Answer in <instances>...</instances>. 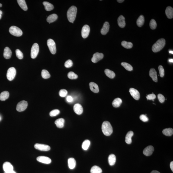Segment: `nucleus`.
<instances>
[{
  "label": "nucleus",
  "mask_w": 173,
  "mask_h": 173,
  "mask_svg": "<svg viewBox=\"0 0 173 173\" xmlns=\"http://www.w3.org/2000/svg\"><path fill=\"white\" fill-rule=\"evenodd\" d=\"M34 147L37 150L42 151H48L50 149V147L48 145L37 143L34 145Z\"/></svg>",
  "instance_id": "1a4fd4ad"
},
{
  "label": "nucleus",
  "mask_w": 173,
  "mask_h": 173,
  "mask_svg": "<svg viewBox=\"0 0 173 173\" xmlns=\"http://www.w3.org/2000/svg\"><path fill=\"white\" fill-rule=\"evenodd\" d=\"M170 167L172 171H173V162H171L170 164Z\"/></svg>",
  "instance_id": "603ef678"
},
{
  "label": "nucleus",
  "mask_w": 173,
  "mask_h": 173,
  "mask_svg": "<svg viewBox=\"0 0 173 173\" xmlns=\"http://www.w3.org/2000/svg\"><path fill=\"white\" fill-rule=\"evenodd\" d=\"M151 173H160L159 172L157 171V170H153Z\"/></svg>",
  "instance_id": "5fc2aeb1"
},
{
  "label": "nucleus",
  "mask_w": 173,
  "mask_h": 173,
  "mask_svg": "<svg viewBox=\"0 0 173 173\" xmlns=\"http://www.w3.org/2000/svg\"><path fill=\"white\" fill-rule=\"evenodd\" d=\"M122 103V100L119 98L115 99L112 102V105L114 107H118L121 106Z\"/></svg>",
  "instance_id": "c756f323"
},
{
  "label": "nucleus",
  "mask_w": 173,
  "mask_h": 173,
  "mask_svg": "<svg viewBox=\"0 0 173 173\" xmlns=\"http://www.w3.org/2000/svg\"><path fill=\"white\" fill-rule=\"evenodd\" d=\"M42 78L45 79H47L50 77V75L48 71L46 70H43L42 72Z\"/></svg>",
  "instance_id": "58836bf2"
},
{
  "label": "nucleus",
  "mask_w": 173,
  "mask_h": 173,
  "mask_svg": "<svg viewBox=\"0 0 173 173\" xmlns=\"http://www.w3.org/2000/svg\"><path fill=\"white\" fill-rule=\"evenodd\" d=\"M110 28L109 24L107 22H106L104 24L102 29H101V33L102 34L105 35L109 31Z\"/></svg>",
  "instance_id": "f3484780"
},
{
  "label": "nucleus",
  "mask_w": 173,
  "mask_h": 173,
  "mask_svg": "<svg viewBox=\"0 0 173 173\" xmlns=\"http://www.w3.org/2000/svg\"><path fill=\"white\" fill-rule=\"evenodd\" d=\"M66 100L69 102H71L73 101V99L72 97L68 96L66 98Z\"/></svg>",
  "instance_id": "3c124183"
},
{
  "label": "nucleus",
  "mask_w": 173,
  "mask_h": 173,
  "mask_svg": "<svg viewBox=\"0 0 173 173\" xmlns=\"http://www.w3.org/2000/svg\"><path fill=\"white\" fill-rule=\"evenodd\" d=\"M156 98V95L154 94H150L147 95V100H153V101Z\"/></svg>",
  "instance_id": "8fccbe9b"
},
{
  "label": "nucleus",
  "mask_w": 173,
  "mask_h": 173,
  "mask_svg": "<svg viewBox=\"0 0 173 173\" xmlns=\"http://www.w3.org/2000/svg\"><path fill=\"white\" fill-rule=\"evenodd\" d=\"M90 142L89 140H86L83 142L82 145V147L83 150H87L90 146Z\"/></svg>",
  "instance_id": "e433bc0d"
},
{
  "label": "nucleus",
  "mask_w": 173,
  "mask_h": 173,
  "mask_svg": "<svg viewBox=\"0 0 173 173\" xmlns=\"http://www.w3.org/2000/svg\"><path fill=\"white\" fill-rule=\"evenodd\" d=\"M65 122V120L63 118H59L55 121V124L58 128H62L64 127Z\"/></svg>",
  "instance_id": "b1692460"
},
{
  "label": "nucleus",
  "mask_w": 173,
  "mask_h": 173,
  "mask_svg": "<svg viewBox=\"0 0 173 173\" xmlns=\"http://www.w3.org/2000/svg\"><path fill=\"white\" fill-rule=\"evenodd\" d=\"M28 103L27 102L24 101H20L17 105L16 109L18 112H22L25 111L27 108Z\"/></svg>",
  "instance_id": "6e6552de"
},
{
  "label": "nucleus",
  "mask_w": 173,
  "mask_h": 173,
  "mask_svg": "<svg viewBox=\"0 0 173 173\" xmlns=\"http://www.w3.org/2000/svg\"><path fill=\"white\" fill-rule=\"evenodd\" d=\"M90 29L89 25H85L83 27L82 30V35L83 38H87L89 36Z\"/></svg>",
  "instance_id": "9d476101"
},
{
  "label": "nucleus",
  "mask_w": 173,
  "mask_h": 173,
  "mask_svg": "<svg viewBox=\"0 0 173 173\" xmlns=\"http://www.w3.org/2000/svg\"><path fill=\"white\" fill-rule=\"evenodd\" d=\"M140 120L143 122H147L148 121L149 119L147 116L144 114H142L140 116Z\"/></svg>",
  "instance_id": "de8ad7c7"
},
{
  "label": "nucleus",
  "mask_w": 173,
  "mask_h": 173,
  "mask_svg": "<svg viewBox=\"0 0 173 173\" xmlns=\"http://www.w3.org/2000/svg\"><path fill=\"white\" fill-rule=\"evenodd\" d=\"M158 98L160 102L163 103L165 101V98L162 94H159L158 95Z\"/></svg>",
  "instance_id": "09e8293b"
},
{
  "label": "nucleus",
  "mask_w": 173,
  "mask_h": 173,
  "mask_svg": "<svg viewBox=\"0 0 173 173\" xmlns=\"http://www.w3.org/2000/svg\"><path fill=\"white\" fill-rule=\"evenodd\" d=\"M1 117H0V120H1Z\"/></svg>",
  "instance_id": "680f3d73"
},
{
  "label": "nucleus",
  "mask_w": 173,
  "mask_h": 173,
  "mask_svg": "<svg viewBox=\"0 0 173 173\" xmlns=\"http://www.w3.org/2000/svg\"><path fill=\"white\" fill-rule=\"evenodd\" d=\"M39 51V47L38 44L35 43L32 46L31 50V57L32 59L36 58L38 55Z\"/></svg>",
  "instance_id": "0eeeda50"
},
{
  "label": "nucleus",
  "mask_w": 173,
  "mask_h": 173,
  "mask_svg": "<svg viewBox=\"0 0 173 173\" xmlns=\"http://www.w3.org/2000/svg\"><path fill=\"white\" fill-rule=\"evenodd\" d=\"M89 87H90V90L93 92L95 93L99 92V87L96 83L93 82H91L89 83Z\"/></svg>",
  "instance_id": "5701e85b"
},
{
  "label": "nucleus",
  "mask_w": 173,
  "mask_h": 173,
  "mask_svg": "<svg viewBox=\"0 0 173 173\" xmlns=\"http://www.w3.org/2000/svg\"><path fill=\"white\" fill-rule=\"evenodd\" d=\"M17 3L22 9L24 11L27 10L28 8L25 0H17Z\"/></svg>",
  "instance_id": "cd10ccee"
},
{
  "label": "nucleus",
  "mask_w": 173,
  "mask_h": 173,
  "mask_svg": "<svg viewBox=\"0 0 173 173\" xmlns=\"http://www.w3.org/2000/svg\"><path fill=\"white\" fill-rule=\"evenodd\" d=\"M4 173H16L15 172V171H14V170H11V171H10L8 172H5Z\"/></svg>",
  "instance_id": "864d4df0"
},
{
  "label": "nucleus",
  "mask_w": 173,
  "mask_h": 173,
  "mask_svg": "<svg viewBox=\"0 0 173 173\" xmlns=\"http://www.w3.org/2000/svg\"><path fill=\"white\" fill-rule=\"evenodd\" d=\"M165 13L167 17L169 19H171L173 17V9L171 7L169 6L166 8Z\"/></svg>",
  "instance_id": "412c9836"
},
{
  "label": "nucleus",
  "mask_w": 173,
  "mask_h": 173,
  "mask_svg": "<svg viewBox=\"0 0 173 173\" xmlns=\"http://www.w3.org/2000/svg\"><path fill=\"white\" fill-rule=\"evenodd\" d=\"M60 111L58 109H54L51 111L49 113L50 116L51 117H55L58 115L60 113Z\"/></svg>",
  "instance_id": "37998d69"
},
{
  "label": "nucleus",
  "mask_w": 173,
  "mask_h": 173,
  "mask_svg": "<svg viewBox=\"0 0 173 173\" xmlns=\"http://www.w3.org/2000/svg\"><path fill=\"white\" fill-rule=\"evenodd\" d=\"M16 74V70L14 67L10 68L7 71V79L10 81L13 80Z\"/></svg>",
  "instance_id": "423d86ee"
},
{
  "label": "nucleus",
  "mask_w": 173,
  "mask_h": 173,
  "mask_svg": "<svg viewBox=\"0 0 173 173\" xmlns=\"http://www.w3.org/2000/svg\"><path fill=\"white\" fill-rule=\"evenodd\" d=\"M2 4L0 3V8H1V7H2Z\"/></svg>",
  "instance_id": "052dcab7"
},
{
  "label": "nucleus",
  "mask_w": 173,
  "mask_h": 173,
  "mask_svg": "<svg viewBox=\"0 0 173 173\" xmlns=\"http://www.w3.org/2000/svg\"><path fill=\"white\" fill-rule=\"evenodd\" d=\"M104 57V55L102 53L97 52L93 55L91 61L93 63H96L101 60Z\"/></svg>",
  "instance_id": "9b49d317"
},
{
  "label": "nucleus",
  "mask_w": 173,
  "mask_h": 173,
  "mask_svg": "<svg viewBox=\"0 0 173 173\" xmlns=\"http://www.w3.org/2000/svg\"><path fill=\"white\" fill-rule=\"evenodd\" d=\"M145 19L144 16L143 15H140L137 21V24L138 26L139 27H141L144 25V23Z\"/></svg>",
  "instance_id": "72a5a7b5"
},
{
  "label": "nucleus",
  "mask_w": 173,
  "mask_h": 173,
  "mask_svg": "<svg viewBox=\"0 0 173 173\" xmlns=\"http://www.w3.org/2000/svg\"><path fill=\"white\" fill-rule=\"evenodd\" d=\"M163 134L166 136H170L173 135V129L172 128H168L165 129L163 130Z\"/></svg>",
  "instance_id": "2f4dec72"
},
{
  "label": "nucleus",
  "mask_w": 173,
  "mask_h": 173,
  "mask_svg": "<svg viewBox=\"0 0 173 173\" xmlns=\"http://www.w3.org/2000/svg\"><path fill=\"white\" fill-rule=\"evenodd\" d=\"M68 77L70 79H76L78 78V76L72 72H69L68 74Z\"/></svg>",
  "instance_id": "ea45409f"
},
{
  "label": "nucleus",
  "mask_w": 173,
  "mask_h": 173,
  "mask_svg": "<svg viewBox=\"0 0 173 173\" xmlns=\"http://www.w3.org/2000/svg\"><path fill=\"white\" fill-rule=\"evenodd\" d=\"M67 90L65 89H61L59 92V95L62 97H65L67 95Z\"/></svg>",
  "instance_id": "c03bdc74"
},
{
  "label": "nucleus",
  "mask_w": 173,
  "mask_h": 173,
  "mask_svg": "<svg viewBox=\"0 0 173 173\" xmlns=\"http://www.w3.org/2000/svg\"><path fill=\"white\" fill-rule=\"evenodd\" d=\"M47 45L51 53L53 54H55L56 52V48L55 43L52 39H49L47 41Z\"/></svg>",
  "instance_id": "39448f33"
},
{
  "label": "nucleus",
  "mask_w": 173,
  "mask_h": 173,
  "mask_svg": "<svg viewBox=\"0 0 173 173\" xmlns=\"http://www.w3.org/2000/svg\"><path fill=\"white\" fill-rule=\"evenodd\" d=\"M165 44V40L164 39L158 40L153 45L152 47V50L154 52H157L161 50Z\"/></svg>",
  "instance_id": "7ed1b4c3"
},
{
  "label": "nucleus",
  "mask_w": 173,
  "mask_h": 173,
  "mask_svg": "<svg viewBox=\"0 0 173 173\" xmlns=\"http://www.w3.org/2000/svg\"><path fill=\"white\" fill-rule=\"evenodd\" d=\"M109 164L111 166H113L115 164L116 158L114 155L112 154L110 155L108 158Z\"/></svg>",
  "instance_id": "a878e982"
},
{
  "label": "nucleus",
  "mask_w": 173,
  "mask_h": 173,
  "mask_svg": "<svg viewBox=\"0 0 173 173\" xmlns=\"http://www.w3.org/2000/svg\"><path fill=\"white\" fill-rule=\"evenodd\" d=\"M73 110L77 114L80 115L83 113V107L79 104H76L73 106Z\"/></svg>",
  "instance_id": "2eb2a0df"
},
{
  "label": "nucleus",
  "mask_w": 173,
  "mask_h": 173,
  "mask_svg": "<svg viewBox=\"0 0 173 173\" xmlns=\"http://www.w3.org/2000/svg\"><path fill=\"white\" fill-rule=\"evenodd\" d=\"M105 72L106 75L110 78H113L116 75L114 72L108 69H106L105 70Z\"/></svg>",
  "instance_id": "473e14b6"
},
{
  "label": "nucleus",
  "mask_w": 173,
  "mask_h": 173,
  "mask_svg": "<svg viewBox=\"0 0 173 173\" xmlns=\"http://www.w3.org/2000/svg\"><path fill=\"white\" fill-rule=\"evenodd\" d=\"M58 16L56 14H52L49 15L47 18V21L50 24L51 23L54 22L57 19Z\"/></svg>",
  "instance_id": "393cba45"
},
{
  "label": "nucleus",
  "mask_w": 173,
  "mask_h": 173,
  "mask_svg": "<svg viewBox=\"0 0 173 173\" xmlns=\"http://www.w3.org/2000/svg\"><path fill=\"white\" fill-rule=\"evenodd\" d=\"M43 4L44 6L45 9L47 11H50L54 9V6L49 2H43Z\"/></svg>",
  "instance_id": "c85d7f7f"
},
{
  "label": "nucleus",
  "mask_w": 173,
  "mask_h": 173,
  "mask_svg": "<svg viewBox=\"0 0 173 173\" xmlns=\"http://www.w3.org/2000/svg\"><path fill=\"white\" fill-rule=\"evenodd\" d=\"M150 76L152 78L153 80L155 82H158L157 72L154 68H151L149 72Z\"/></svg>",
  "instance_id": "a211bd4d"
},
{
  "label": "nucleus",
  "mask_w": 173,
  "mask_h": 173,
  "mask_svg": "<svg viewBox=\"0 0 173 173\" xmlns=\"http://www.w3.org/2000/svg\"><path fill=\"white\" fill-rule=\"evenodd\" d=\"M154 150V147L152 146H147L144 149L143 151V153L146 156L151 155Z\"/></svg>",
  "instance_id": "4468645a"
},
{
  "label": "nucleus",
  "mask_w": 173,
  "mask_h": 173,
  "mask_svg": "<svg viewBox=\"0 0 173 173\" xmlns=\"http://www.w3.org/2000/svg\"><path fill=\"white\" fill-rule=\"evenodd\" d=\"M12 52L11 50L8 47H6L4 50L3 55L5 59H9L11 57Z\"/></svg>",
  "instance_id": "aec40b11"
},
{
  "label": "nucleus",
  "mask_w": 173,
  "mask_h": 173,
  "mask_svg": "<svg viewBox=\"0 0 173 173\" xmlns=\"http://www.w3.org/2000/svg\"><path fill=\"white\" fill-rule=\"evenodd\" d=\"M134 133L132 131H130L128 132L127 134L125 137V142L127 144H130L132 142V137L133 136Z\"/></svg>",
  "instance_id": "4be33fe9"
},
{
  "label": "nucleus",
  "mask_w": 173,
  "mask_h": 173,
  "mask_svg": "<svg viewBox=\"0 0 173 173\" xmlns=\"http://www.w3.org/2000/svg\"><path fill=\"white\" fill-rule=\"evenodd\" d=\"M160 75L161 77H163L164 76V68L162 66H159L158 67Z\"/></svg>",
  "instance_id": "a18cd8bd"
},
{
  "label": "nucleus",
  "mask_w": 173,
  "mask_h": 173,
  "mask_svg": "<svg viewBox=\"0 0 173 173\" xmlns=\"http://www.w3.org/2000/svg\"><path fill=\"white\" fill-rule=\"evenodd\" d=\"M77 8L75 6H72L69 8L67 12V17L69 22L73 23L76 17Z\"/></svg>",
  "instance_id": "f257e3e1"
},
{
  "label": "nucleus",
  "mask_w": 173,
  "mask_h": 173,
  "mask_svg": "<svg viewBox=\"0 0 173 173\" xmlns=\"http://www.w3.org/2000/svg\"><path fill=\"white\" fill-rule=\"evenodd\" d=\"M37 160L38 162L44 164H49L51 162V159L50 158L45 156H40L37 158Z\"/></svg>",
  "instance_id": "ddd939ff"
},
{
  "label": "nucleus",
  "mask_w": 173,
  "mask_h": 173,
  "mask_svg": "<svg viewBox=\"0 0 173 173\" xmlns=\"http://www.w3.org/2000/svg\"><path fill=\"white\" fill-rule=\"evenodd\" d=\"M73 65V62H72V60H67V61L66 62L65 64V67L67 68H70Z\"/></svg>",
  "instance_id": "49530a36"
},
{
  "label": "nucleus",
  "mask_w": 173,
  "mask_h": 173,
  "mask_svg": "<svg viewBox=\"0 0 173 173\" xmlns=\"http://www.w3.org/2000/svg\"><path fill=\"white\" fill-rule=\"evenodd\" d=\"M102 130L103 134L106 136H109L113 132V129L110 123L108 121H105L102 125Z\"/></svg>",
  "instance_id": "f03ea898"
},
{
  "label": "nucleus",
  "mask_w": 173,
  "mask_h": 173,
  "mask_svg": "<svg viewBox=\"0 0 173 173\" xmlns=\"http://www.w3.org/2000/svg\"><path fill=\"white\" fill-rule=\"evenodd\" d=\"M16 55L18 59H22L23 58V54L22 52L19 49H17L15 51Z\"/></svg>",
  "instance_id": "79ce46f5"
},
{
  "label": "nucleus",
  "mask_w": 173,
  "mask_h": 173,
  "mask_svg": "<svg viewBox=\"0 0 173 173\" xmlns=\"http://www.w3.org/2000/svg\"><path fill=\"white\" fill-rule=\"evenodd\" d=\"M121 44L122 46L127 49L131 48L133 47V44L131 42H127L125 41H123L122 42Z\"/></svg>",
  "instance_id": "c9c22d12"
},
{
  "label": "nucleus",
  "mask_w": 173,
  "mask_h": 173,
  "mask_svg": "<svg viewBox=\"0 0 173 173\" xmlns=\"http://www.w3.org/2000/svg\"><path fill=\"white\" fill-rule=\"evenodd\" d=\"M68 166L71 169H74L76 165V162L74 158H70L68 160Z\"/></svg>",
  "instance_id": "bb28decb"
},
{
  "label": "nucleus",
  "mask_w": 173,
  "mask_h": 173,
  "mask_svg": "<svg viewBox=\"0 0 173 173\" xmlns=\"http://www.w3.org/2000/svg\"><path fill=\"white\" fill-rule=\"evenodd\" d=\"M102 170L101 168L97 166H94L90 170L91 173H102Z\"/></svg>",
  "instance_id": "f704fd0d"
},
{
  "label": "nucleus",
  "mask_w": 173,
  "mask_h": 173,
  "mask_svg": "<svg viewBox=\"0 0 173 173\" xmlns=\"http://www.w3.org/2000/svg\"><path fill=\"white\" fill-rule=\"evenodd\" d=\"M2 11L0 10V20L2 18Z\"/></svg>",
  "instance_id": "4d7b16f0"
},
{
  "label": "nucleus",
  "mask_w": 173,
  "mask_h": 173,
  "mask_svg": "<svg viewBox=\"0 0 173 173\" xmlns=\"http://www.w3.org/2000/svg\"><path fill=\"white\" fill-rule=\"evenodd\" d=\"M121 65L127 71H131L133 70L132 66L128 63L126 62H122Z\"/></svg>",
  "instance_id": "4c0bfd02"
},
{
  "label": "nucleus",
  "mask_w": 173,
  "mask_h": 173,
  "mask_svg": "<svg viewBox=\"0 0 173 173\" xmlns=\"http://www.w3.org/2000/svg\"><path fill=\"white\" fill-rule=\"evenodd\" d=\"M150 26L152 30H154L156 29L157 26V24L156 21L153 19H152L150 23Z\"/></svg>",
  "instance_id": "a19ab883"
},
{
  "label": "nucleus",
  "mask_w": 173,
  "mask_h": 173,
  "mask_svg": "<svg viewBox=\"0 0 173 173\" xmlns=\"http://www.w3.org/2000/svg\"><path fill=\"white\" fill-rule=\"evenodd\" d=\"M9 93L8 91H4L0 94V100L5 101L9 98Z\"/></svg>",
  "instance_id": "7c9ffc66"
},
{
  "label": "nucleus",
  "mask_w": 173,
  "mask_h": 173,
  "mask_svg": "<svg viewBox=\"0 0 173 173\" xmlns=\"http://www.w3.org/2000/svg\"><path fill=\"white\" fill-rule=\"evenodd\" d=\"M124 0H118V1H117V2H118L119 3H121L124 2Z\"/></svg>",
  "instance_id": "6e6d98bb"
},
{
  "label": "nucleus",
  "mask_w": 173,
  "mask_h": 173,
  "mask_svg": "<svg viewBox=\"0 0 173 173\" xmlns=\"http://www.w3.org/2000/svg\"><path fill=\"white\" fill-rule=\"evenodd\" d=\"M118 24L120 27L123 28L125 27L126 25L125 18L122 15L120 16L118 19Z\"/></svg>",
  "instance_id": "6ab92c4d"
},
{
  "label": "nucleus",
  "mask_w": 173,
  "mask_h": 173,
  "mask_svg": "<svg viewBox=\"0 0 173 173\" xmlns=\"http://www.w3.org/2000/svg\"><path fill=\"white\" fill-rule=\"evenodd\" d=\"M129 92L132 97L136 100H138L140 99V95L138 91L134 88H130L129 90Z\"/></svg>",
  "instance_id": "f8f14e48"
},
{
  "label": "nucleus",
  "mask_w": 173,
  "mask_h": 173,
  "mask_svg": "<svg viewBox=\"0 0 173 173\" xmlns=\"http://www.w3.org/2000/svg\"><path fill=\"white\" fill-rule=\"evenodd\" d=\"M9 32L11 34L16 37H20L23 34L22 31L21 29L14 26H12L10 28Z\"/></svg>",
  "instance_id": "20e7f679"
},
{
  "label": "nucleus",
  "mask_w": 173,
  "mask_h": 173,
  "mask_svg": "<svg viewBox=\"0 0 173 173\" xmlns=\"http://www.w3.org/2000/svg\"><path fill=\"white\" fill-rule=\"evenodd\" d=\"M169 62L172 63L173 62V59H169Z\"/></svg>",
  "instance_id": "13d9d810"
},
{
  "label": "nucleus",
  "mask_w": 173,
  "mask_h": 173,
  "mask_svg": "<svg viewBox=\"0 0 173 173\" xmlns=\"http://www.w3.org/2000/svg\"><path fill=\"white\" fill-rule=\"evenodd\" d=\"M169 53H170V54H173V52L172 51V50H170V51H169Z\"/></svg>",
  "instance_id": "bf43d9fd"
},
{
  "label": "nucleus",
  "mask_w": 173,
  "mask_h": 173,
  "mask_svg": "<svg viewBox=\"0 0 173 173\" xmlns=\"http://www.w3.org/2000/svg\"><path fill=\"white\" fill-rule=\"evenodd\" d=\"M3 170L5 172L11 171L13 170V167L9 162H6L3 164Z\"/></svg>",
  "instance_id": "dca6fc26"
}]
</instances>
